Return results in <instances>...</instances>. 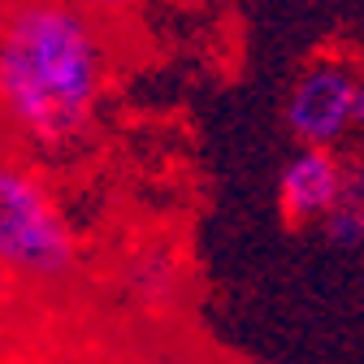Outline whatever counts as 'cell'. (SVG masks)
Returning <instances> with one entry per match:
<instances>
[{"instance_id":"cell-5","label":"cell","mask_w":364,"mask_h":364,"mask_svg":"<svg viewBox=\"0 0 364 364\" xmlns=\"http://www.w3.org/2000/svg\"><path fill=\"white\" fill-rule=\"evenodd\" d=\"M316 230L326 235V243L334 252H355L364 239V187H360V169L351 173V182L343 187V196L334 200V208L316 221Z\"/></svg>"},{"instance_id":"cell-6","label":"cell","mask_w":364,"mask_h":364,"mask_svg":"<svg viewBox=\"0 0 364 364\" xmlns=\"http://www.w3.org/2000/svg\"><path fill=\"white\" fill-rule=\"evenodd\" d=\"M70 5H78V9H87L91 18H122V14H130L139 0H70Z\"/></svg>"},{"instance_id":"cell-1","label":"cell","mask_w":364,"mask_h":364,"mask_svg":"<svg viewBox=\"0 0 364 364\" xmlns=\"http://www.w3.org/2000/svg\"><path fill=\"white\" fill-rule=\"evenodd\" d=\"M113 78L100 18L70 0H0V122L35 152H70Z\"/></svg>"},{"instance_id":"cell-7","label":"cell","mask_w":364,"mask_h":364,"mask_svg":"<svg viewBox=\"0 0 364 364\" xmlns=\"http://www.w3.org/2000/svg\"><path fill=\"white\" fill-rule=\"evenodd\" d=\"M187 5H217V0H187Z\"/></svg>"},{"instance_id":"cell-4","label":"cell","mask_w":364,"mask_h":364,"mask_svg":"<svg viewBox=\"0 0 364 364\" xmlns=\"http://www.w3.org/2000/svg\"><path fill=\"white\" fill-rule=\"evenodd\" d=\"M355 165L338 148H295L278 173V208L291 225H316L343 187L351 182Z\"/></svg>"},{"instance_id":"cell-3","label":"cell","mask_w":364,"mask_h":364,"mask_svg":"<svg viewBox=\"0 0 364 364\" xmlns=\"http://www.w3.org/2000/svg\"><path fill=\"white\" fill-rule=\"evenodd\" d=\"M282 122L295 148H343L364 122L360 70L343 57L308 61L287 91Z\"/></svg>"},{"instance_id":"cell-2","label":"cell","mask_w":364,"mask_h":364,"mask_svg":"<svg viewBox=\"0 0 364 364\" xmlns=\"http://www.w3.org/2000/svg\"><path fill=\"white\" fill-rule=\"evenodd\" d=\"M82 264L78 230L31 165L0 161V273L35 287H61Z\"/></svg>"}]
</instances>
